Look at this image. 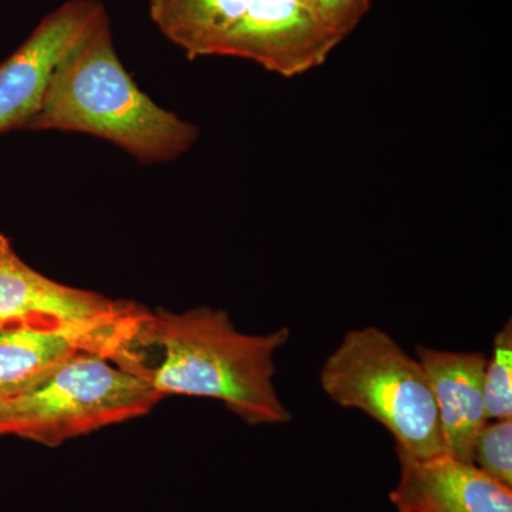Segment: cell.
Segmentation results:
<instances>
[{"label": "cell", "mask_w": 512, "mask_h": 512, "mask_svg": "<svg viewBox=\"0 0 512 512\" xmlns=\"http://www.w3.org/2000/svg\"><path fill=\"white\" fill-rule=\"evenodd\" d=\"M109 357L79 353L49 376L0 402V436L43 446L146 416L163 394Z\"/></svg>", "instance_id": "277c9868"}, {"label": "cell", "mask_w": 512, "mask_h": 512, "mask_svg": "<svg viewBox=\"0 0 512 512\" xmlns=\"http://www.w3.org/2000/svg\"><path fill=\"white\" fill-rule=\"evenodd\" d=\"M343 40L306 0H252L217 56L251 60L292 79L326 63Z\"/></svg>", "instance_id": "52a82bcc"}, {"label": "cell", "mask_w": 512, "mask_h": 512, "mask_svg": "<svg viewBox=\"0 0 512 512\" xmlns=\"http://www.w3.org/2000/svg\"><path fill=\"white\" fill-rule=\"evenodd\" d=\"M471 464L512 488V419L488 420L474 441Z\"/></svg>", "instance_id": "4fadbf2b"}, {"label": "cell", "mask_w": 512, "mask_h": 512, "mask_svg": "<svg viewBox=\"0 0 512 512\" xmlns=\"http://www.w3.org/2000/svg\"><path fill=\"white\" fill-rule=\"evenodd\" d=\"M113 357L109 343L49 322L0 325V396H13L49 376L79 353Z\"/></svg>", "instance_id": "30bf717a"}, {"label": "cell", "mask_w": 512, "mask_h": 512, "mask_svg": "<svg viewBox=\"0 0 512 512\" xmlns=\"http://www.w3.org/2000/svg\"><path fill=\"white\" fill-rule=\"evenodd\" d=\"M487 420L512 419V322L495 335L493 353L484 372Z\"/></svg>", "instance_id": "7c38bea8"}, {"label": "cell", "mask_w": 512, "mask_h": 512, "mask_svg": "<svg viewBox=\"0 0 512 512\" xmlns=\"http://www.w3.org/2000/svg\"><path fill=\"white\" fill-rule=\"evenodd\" d=\"M291 338L282 328L268 335H245L228 313L195 308L183 313L141 309L126 346L157 350L154 365L127 367L157 392L222 402L245 423L292 421L276 393L275 353ZM120 348V349H121ZM119 349V350H120Z\"/></svg>", "instance_id": "6da1fadb"}, {"label": "cell", "mask_w": 512, "mask_h": 512, "mask_svg": "<svg viewBox=\"0 0 512 512\" xmlns=\"http://www.w3.org/2000/svg\"><path fill=\"white\" fill-rule=\"evenodd\" d=\"M141 308L53 281L26 264L0 235V325L49 322L103 339L113 356L130 339Z\"/></svg>", "instance_id": "5b68a950"}, {"label": "cell", "mask_w": 512, "mask_h": 512, "mask_svg": "<svg viewBox=\"0 0 512 512\" xmlns=\"http://www.w3.org/2000/svg\"><path fill=\"white\" fill-rule=\"evenodd\" d=\"M320 19L342 39L355 32L372 8L373 0H306Z\"/></svg>", "instance_id": "5bb4252c"}, {"label": "cell", "mask_w": 512, "mask_h": 512, "mask_svg": "<svg viewBox=\"0 0 512 512\" xmlns=\"http://www.w3.org/2000/svg\"><path fill=\"white\" fill-rule=\"evenodd\" d=\"M439 410L447 456L471 463L478 431L487 423L484 372L488 357L481 352H444L417 346Z\"/></svg>", "instance_id": "9c48e42d"}, {"label": "cell", "mask_w": 512, "mask_h": 512, "mask_svg": "<svg viewBox=\"0 0 512 512\" xmlns=\"http://www.w3.org/2000/svg\"><path fill=\"white\" fill-rule=\"evenodd\" d=\"M323 392L345 409H357L392 434L399 460L444 456L439 410L420 360L384 330L355 329L320 370Z\"/></svg>", "instance_id": "3957f363"}, {"label": "cell", "mask_w": 512, "mask_h": 512, "mask_svg": "<svg viewBox=\"0 0 512 512\" xmlns=\"http://www.w3.org/2000/svg\"><path fill=\"white\" fill-rule=\"evenodd\" d=\"M106 20L109 16L99 0H69L42 19L0 63V134L28 128L57 67Z\"/></svg>", "instance_id": "8992f818"}, {"label": "cell", "mask_w": 512, "mask_h": 512, "mask_svg": "<svg viewBox=\"0 0 512 512\" xmlns=\"http://www.w3.org/2000/svg\"><path fill=\"white\" fill-rule=\"evenodd\" d=\"M28 128L92 134L148 164L183 156L200 136L140 90L117 55L109 20L60 63Z\"/></svg>", "instance_id": "7a4b0ae2"}, {"label": "cell", "mask_w": 512, "mask_h": 512, "mask_svg": "<svg viewBox=\"0 0 512 512\" xmlns=\"http://www.w3.org/2000/svg\"><path fill=\"white\" fill-rule=\"evenodd\" d=\"M390 501L399 512H512V488L471 463L447 456L399 460Z\"/></svg>", "instance_id": "ba28073f"}, {"label": "cell", "mask_w": 512, "mask_h": 512, "mask_svg": "<svg viewBox=\"0 0 512 512\" xmlns=\"http://www.w3.org/2000/svg\"><path fill=\"white\" fill-rule=\"evenodd\" d=\"M2 399H3V397H2V396H0V402H2Z\"/></svg>", "instance_id": "9a60e30c"}, {"label": "cell", "mask_w": 512, "mask_h": 512, "mask_svg": "<svg viewBox=\"0 0 512 512\" xmlns=\"http://www.w3.org/2000/svg\"><path fill=\"white\" fill-rule=\"evenodd\" d=\"M252 0H150L154 25L188 59L217 56Z\"/></svg>", "instance_id": "8fae6325"}]
</instances>
